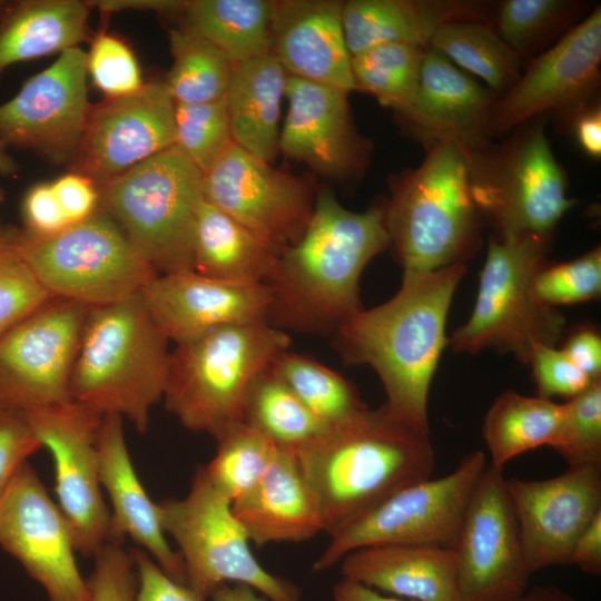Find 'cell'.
<instances>
[{
  "mask_svg": "<svg viewBox=\"0 0 601 601\" xmlns=\"http://www.w3.org/2000/svg\"><path fill=\"white\" fill-rule=\"evenodd\" d=\"M465 264L432 272H404L397 293L373 308H362L333 334L346 365H368L386 394L387 413L430 434L428 393L444 347L446 319Z\"/></svg>",
  "mask_w": 601,
  "mask_h": 601,
  "instance_id": "6da1fadb",
  "label": "cell"
},
{
  "mask_svg": "<svg viewBox=\"0 0 601 601\" xmlns=\"http://www.w3.org/2000/svg\"><path fill=\"white\" fill-rule=\"evenodd\" d=\"M388 247L384 205L356 213L321 189L305 233L282 252L266 283L267 323L285 332L332 336L363 308L361 275Z\"/></svg>",
  "mask_w": 601,
  "mask_h": 601,
  "instance_id": "7a4b0ae2",
  "label": "cell"
},
{
  "mask_svg": "<svg viewBox=\"0 0 601 601\" xmlns=\"http://www.w3.org/2000/svg\"><path fill=\"white\" fill-rule=\"evenodd\" d=\"M295 454L328 535L398 489L431 477L435 466L430 434L395 420L383 405Z\"/></svg>",
  "mask_w": 601,
  "mask_h": 601,
  "instance_id": "3957f363",
  "label": "cell"
},
{
  "mask_svg": "<svg viewBox=\"0 0 601 601\" xmlns=\"http://www.w3.org/2000/svg\"><path fill=\"white\" fill-rule=\"evenodd\" d=\"M168 342L139 293L90 306L72 368L71 401L102 416L126 417L146 433L167 384Z\"/></svg>",
  "mask_w": 601,
  "mask_h": 601,
  "instance_id": "277c9868",
  "label": "cell"
},
{
  "mask_svg": "<svg viewBox=\"0 0 601 601\" xmlns=\"http://www.w3.org/2000/svg\"><path fill=\"white\" fill-rule=\"evenodd\" d=\"M425 148L417 168L391 180L384 204L390 247L403 273L465 264L480 245L465 151L452 142Z\"/></svg>",
  "mask_w": 601,
  "mask_h": 601,
  "instance_id": "5b68a950",
  "label": "cell"
},
{
  "mask_svg": "<svg viewBox=\"0 0 601 601\" xmlns=\"http://www.w3.org/2000/svg\"><path fill=\"white\" fill-rule=\"evenodd\" d=\"M290 336L266 322L228 325L176 344L164 402L190 431L218 440L242 422L247 391L282 353Z\"/></svg>",
  "mask_w": 601,
  "mask_h": 601,
  "instance_id": "8992f818",
  "label": "cell"
},
{
  "mask_svg": "<svg viewBox=\"0 0 601 601\" xmlns=\"http://www.w3.org/2000/svg\"><path fill=\"white\" fill-rule=\"evenodd\" d=\"M516 127L497 147L465 151L473 203L497 238L552 233L575 204L566 196V176L551 149L542 121Z\"/></svg>",
  "mask_w": 601,
  "mask_h": 601,
  "instance_id": "52a82bcc",
  "label": "cell"
},
{
  "mask_svg": "<svg viewBox=\"0 0 601 601\" xmlns=\"http://www.w3.org/2000/svg\"><path fill=\"white\" fill-rule=\"evenodd\" d=\"M549 243L533 236L491 235L472 314L449 339L453 352L473 355L492 348L529 364L534 345L559 343L564 316L539 304L531 292L535 274L548 264Z\"/></svg>",
  "mask_w": 601,
  "mask_h": 601,
  "instance_id": "ba28073f",
  "label": "cell"
},
{
  "mask_svg": "<svg viewBox=\"0 0 601 601\" xmlns=\"http://www.w3.org/2000/svg\"><path fill=\"white\" fill-rule=\"evenodd\" d=\"M99 189V207L158 275L193 270L203 173L174 145Z\"/></svg>",
  "mask_w": 601,
  "mask_h": 601,
  "instance_id": "9c48e42d",
  "label": "cell"
},
{
  "mask_svg": "<svg viewBox=\"0 0 601 601\" xmlns=\"http://www.w3.org/2000/svg\"><path fill=\"white\" fill-rule=\"evenodd\" d=\"M18 250L52 296L107 305L141 290L158 274L102 209L50 236L17 230Z\"/></svg>",
  "mask_w": 601,
  "mask_h": 601,
  "instance_id": "30bf717a",
  "label": "cell"
},
{
  "mask_svg": "<svg viewBox=\"0 0 601 601\" xmlns=\"http://www.w3.org/2000/svg\"><path fill=\"white\" fill-rule=\"evenodd\" d=\"M158 504L162 530L178 546L187 585L207 599L221 584H245L269 601H300L299 589L268 572L231 510L230 500L199 466L183 499Z\"/></svg>",
  "mask_w": 601,
  "mask_h": 601,
  "instance_id": "8fae6325",
  "label": "cell"
},
{
  "mask_svg": "<svg viewBox=\"0 0 601 601\" xmlns=\"http://www.w3.org/2000/svg\"><path fill=\"white\" fill-rule=\"evenodd\" d=\"M487 466L482 451L465 454L446 475L410 483L329 535L313 564L324 572L349 552L384 545L453 549L472 493Z\"/></svg>",
  "mask_w": 601,
  "mask_h": 601,
  "instance_id": "7c38bea8",
  "label": "cell"
},
{
  "mask_svg": "<svg viewBox=\"0 0 601 601\" xmlns=\"http://www.w3.org/2000/svg\"><path fill=\"white\" fill-rule=\"evenodd\" d=\"M90 306L51 297L0 335V408L66 403Z\"/></svg>",
  "mask_w": 601,
  "mask_h": 601,
  "instance_id": "4fadbf2b",
  "label": "cell"
},
{
  "mask_svg": "<svg viewBox=\"0 0 601 601\" xmlns=\"http://www.w3.org/2000/svg\"><path fill=\"white\" fill-rule=\"evenodd\" d=\"M55 465L57 504L78 553L96 556L111 542V515L99 476L97 434L102 415L73 402L23 413Z\"/></svg>",
  "mask_w": 601,
  "mask_h": 601,
  "instance_id": "5bb4252c",
  "label": "cell"
},
{
  "mask_svg": "<svg viewBox=\"0 0 601 601\" xmlns=\"http://www.w3.org/2000/svg\"><path fill=\"white\" fill-rule=\"evenodd\" d=\"M502 469L487 464L453 548L461 601H514L526 592L528 565Z\"/></svg>",
  "mask_w": 601,
  "mask_h": 601,
  "instance_id": "9a60e30c",
  "label": "cell"
},
{
  "mask_svg": "<svg viewBox=\"0 0 601 601\" xmlns=\"http://www.w3.org/2000/svg\"><path fill=\"white\" fill-rule=\"evenodd\" d=\"M203 195L280 254L305 233L316 196L307 180L273 168L235 142L203 174Z\"/></svg>",
  "mask_w": 601,
  "mask_h": 601,
  "instance_id": "2e32d148",
  "label": "cell"
},
{
  "mask_svg": "<svg viewBox=\"0 0 601 601\" xmlns=\"http://www.w3.org/2000/svg\"><path fill=\"white\" fill-rule=\"evenodd\" d=\"M601 71V8L595 7L550 49L531 58L492 114V135L546 112L569 118L597 102Z\"/></svg>",
  "mask_w": 601,
  "mask_h": 601,
  "instance_id": "e0dca14e",
  "label": "cell"
},
{
  "mask_svg": "<svg viewBox=\"0 0 601 601\" xmlns=\"http://www.w3.org/2000/svg\"><path fill=\"white\" fill-rule=\"evenodd\" d=\"M0 546L43 588L48 601H89L70 525L29 461L0 499Z\"/></svg>",
  "mask_w": 601,
  "mask_h": 601,
  "instance_id": "ac0fdd59",
  "label": "cell"
},
{
  "mask_svg": "<svg viewBox=\"0 0 601 601\" xmlns=\"http://www.w3.org/2000/svg\"><path fill=\"white\" fill-rule=\"evenodd\" d=\"M87 77V55L80 47L60 53L0 105V141L32 150L56 165L70 164L92 106Z\"/></svg>",
  "mask_w": 601,
  "mask_h": 601,
  "instance_id": "d6986e66",
  "label": "cell"
},
{
  "mask_svg": "<svg viewBox=\"0 0 601 601\" xmlns=\"http://www.w3.org/2000/svg\"><path fill=\"white\" fill-rule=\"evenodd\" d=\"M175 102L164 80L91 106L72 173L98 188L175 145Z\"/></svg>",
  "mask_w": 601,
  "mask_h": 601,
  "instance_id": "ffe728a7",
  "label": "cell"
},
{
  "mask_svg": "<svg viewBox=\"0 0 601 601\" xmlns=\"http://www.w3.org/2000/svg\"><path fill=\"white\" fill-rule=\"evenodd\" d=\"M532 573L569 564L573 546L601 513V465H568L544 480H505Z\"/></svg>",
  "mask_w": 601,
  "mask_h": 601,
  "instance_id": "44dd1931",
  "label": "cell"
},
{
  "mask_svg": "<svg viewBox=\"0 0 601 601\" xmlns=\"http://www.w3.org/2000/svg\"><path fill=\"white\" fill-rule=\"evenodd\" d=\"M346 91L287 75V115L279 151L321 176L345 179L362 174L371 144L356 129Z\"/></svg>",
  "mask_w": 601,
  "mask_h": 601,
  "instance_id": "7402d4cb",
  "label": "cell"
},
{
  "mask_svg": "<svg viewBox=\"0 0 601 601\" xmlns=\"http://www.w3.org/2000/svg\"><path fill=\"white\" fill-rule=\"evenodd\" d=\"M139 294L158 328L176 344L221 326L267 323L270 306L266 284L231 283L195 270L157 275Z\"/></svg>",
  "mask_w": 601,
  "mask_h": 601,
  "instance_id": "603a6c76",
  "label": "cell"
},
{
  "mask_svg": "<svg viewBox=\"0 0 601 601\" xmlns=\"http://www.w3.org/2000/svg\"><path fill=\"white\" fill-rule=\"evenodd\" d=\"M494 97L441 52L428 48L414 99L397 115L425 146L452 142L467 152L490 144Z\"/></svg>",
  "mask_w": 601,
  "mask_h": 601,
  "instance_id": "cb8c5ba5",
  "label": "cell"
},
{
  "mask_svg": "<svg viewBox=\"0 0 601 601\" xmlns=\"http://www.w3.org/2000/svg\"><path fill=\"white\" fill-rule=\"evenodd\" d=\"M338 0H276L272 51L287 75L349 92L355 90Z\"/></svg>",
  "mask_w": 601,
  "mask_h": 601,
  "instance_id": "d4e9b609",
  "label": "cell"
},
{
  "mask_svg": "<svg viewBox=\"0 0 601 601\" xmlns=\"http://www.w3.org/2000/svg\"><path fill=\"white\" fill-rule=\"evenodd\" d=\"M122 417L102 416L97 451L102 489L111 502V542L130 538L175 581L187 584L183 560L167 542L158 504L147 494L127 449Z\"/></svg>",
  "mask_w": 601,
  "mask_h": 601,
  "instance_id": "484cf974",
  "label": "cell"
},
{
  "mask_svg": "<svg viewBox=\"0 0 601 601\" xmlns=\"http://www.w3.org/2000/svg\"><path fill=\"white\" fill-rule=\"evenodd\" d=\"M250 542L298 543L324 532L316 497L295 452L277 449L257 484L231 503Z\"/></svg>",
  "mask_w": 601,
  "mask_h": 601,
  "instance_id": "4316f807",
  "label": "cell"
},
{
  "mask_svg": "<svg viewBox=\"0 0 601 601\" xmlns=\"http://www.w3.org/2000/svg\"><path fill=\"white\" fill-rule=\"evenodd\" d=\"M492 4L474 0H348L342 24L351 57L384 43L428 49L439 29L453 21L493 23Z\"/></svg>",
  "mask_w": 601,
  "mask_h": 601,
  "instance_id": "83f0119b",
  "label": "cell"
},
{
  "mask_svg": "<svg viewBox=\"0 0 601 601\" xmlns=\"http://www.w3.org/2000/svg\"><path fill=\"white\" fill-rule=\"evenodd\" d=\"M342 577L412 601H461L453 549L384 545L347 553Z\"/></svg>",
  "mask_w": 601,
  "mask_h": 601,
  "instance_id": "f1b7e54d",
  "label": "cell"
},
{
  "mask_svg": "<svg viewBox=\"0 0 601 601\" xmlns=\"http://www.w3.org/2000/svg\"><path fill=\"white\" fill-rule=\"evenodd\" d=\"M286 78L283 66L268 53L236 63L225 96L233 141L268 164L279 152Z\"/></svg>",
  "mask_w": 601,
  "mask_h": 601,
  "instance_id": "f546056e",
  "label": "cell"
},
{
  "mask_svg": "<svg viewBox=\"0 0 601 601\" xmlns=\"http://www.w3.org/2000/svg\"><path fill=\"white\" fill-rule=\"evenodd\" d=\"M90 1L22 0L0 9V76L11 65L79 47L88 32Z\"/></svg>",
  "mask_w": 601,
  "mask_h": 601,
  "instance_id": "4dcf8cb0",
  "label": "cell"
},
{
  "mask_svg": "<svg viewBox=\"0 0 601 601\" xmlns=\"http://www.w3.org/2000/svg\"><path fill=\"white\" fill-rule=\"evenodd\" d=\"M280 253L209 204L200 201L194 229L193 270L239 284H266Z\"/></svg>",
  "mask_w": 601,
  "mask_h": 601,
  "instance_id": "1f68e13d",
  "label": "cell"
},
{
  "mask_svg": "<svg viewBox=\"0 0 601 601\" xmlns=\"http://www.w3.org/2000/svg\"><path fill=\"white\" fill-rule=\"evenodd\" d=\"M272 8L268 0H193L183 11L185 27L236 65L270 53Z\"/></svg>",
  "mask_w": 601,
  "mask_h": 601,
  "instance_id": "d6a6232c",
  "label": "cell"
},
{
  "mask_svg": "<svg viewBox=\"0 0 601 601\" xmlns=\"http://www.w3.org/2000/svg\"><path fill=\"white\" fill-rule=\"evenodd\" d=\"M564 414V403L539 396H525L512 390L495 398L482 424V436L490 454V465L504 469L515 456L550 446Z\"/></svg>",
  "mask_w": 601,
  "mask_h": 601,
  "instance_id": "836d02e7",
  "label": "cell"
},
{
  "mask_svg": "<svg viewBox=\"0 0 601 601\" xmlns=\"http://www.w3.org/2000/svg\"><path fill=\"white\" fill-rule=\"evenodd\" d=\"M242 422L278 447L293 452L313 444L331 430L296 397L270 366L252 382L245 396Z\"/></svg>",
  "mask_w": 601,
  "mask_h": 601,
  "instance_id": "e575fe53",
  "label": "cell"
},
{
  "mask_svg": "<svg viewBox=\"0 0 601 601\" xmlns=\"http://www.w3.org/2000/svg\"><path fill=\"white\" fill-rule=\"evenodd\" d=\"M430 48L481 78L494 95H504L520 78L521 61L500 38L493 23L449 22L439 29Z\"/></svg>",
  "mask_w": 601,
  "mask_h": 601,
  "instance_id": "d590c367",
  "label": "cell"
},
{
  "mask_svg": "<svg viewBox=\"0 0 601 601\" xmlns=\"http://www.w3.org/2000/svg\"><path fill=\"white\" fill-rule=\"evenodd\" d=\"M270 367L329 428L351 422L368 408L353 383L311 357L286 351Z\"/></svg>",
  "mask_w": 601,
  "mask_h": 601,
  "instance_id": "8d00e7d4",
  "label": "cell"
},
{
  "mask_svg": "<svg viewBox=\"0 0 601 601\" xmlns=\"http://www.w3.org/2000/svg\"><path fill=\"white\" fill-rule=\"evenodd\" d=\"M173 65L164 80L175 104L225 98L235 63L216 46L187 29L169 32Z\"/></svg>",
  "mask_w": 601,
  "mask_h": 601,
  "instance_id": "74e56055",
  "label": "cell"
},
{
  "mask_svg": "<svg viewBox=\"0 0 601 601\" xmlns=\"http://www.w3.org/2000/svg\"><path fill=\"white\" fill-rule=\"evenodd\" d=\"M426 49L384 43L351 57L355 89L374 96L396 114L407 109L417 90Z\"/></svg>",
  "mask_w": 601,
  "mask_h": 601,
  "instance_id": "f35d334b",
  "label": "cell"
},
{
  "mask_svg": "<svg viewBox=\"0 0 601 601\" xmlns=\"http://www.w3.org/2000/svg\"><path fill=\"white\" fill-rule=\"evenodd\" d=\"M583 6L572 0H505L497 4L493 27L522 61L574 27Z\"/></svg>",
  "mask_w": 601,
  "mask_h": 601,
  "instance_id": "ab89813d",
  "label": "cell"
},
{
  "mask_svg": "<svg viewBox=\"0 0 601 601\" xmlns=\"http://www.w3.org/2000/svg\"><path fill=\"white\" fill-rule=\"evenodd\" d=\"M216 441V454L203 467L209 481L233 503L257 484L278 446L244 422Z\"/></svg>",
  "mask_w": 601,
  "mask_h": 601,
  "instance_id": "60d3db41",
  "label": "cell"
},
{
  "mask_svg": "<svg viewBox=\"0 0 601 601\" xmlns=\"http://www.w3.org/2000/svg\"><path fill=\"white\" fill-rule=\"evenodd\" d=\"M175 146L204 174L234 142L226 99L175 104Z\"/></svg>",
  "mask_w": 601,
  "mask_h": 601,
  "instance_id": "b9f144b4",
  "label": "cell"
},
{
  "mask_svg": "<svg viewBox=\"0 0 601 601\" xmlns=\"http://www.w3.org/2000/svg\"><path fill=\"white\" fill-rule=\"evenodd\" d=\"M550 447L568 465H601V380L564 403L563 418Z\"/></svg>",
  "mask_w": 601,
  "mask_h": 601,
  "instance_id": "7bdbcfd3",
  "label": "cell"
},
{
  "mask_svg": "<svg viewBox=\"0 0 601 601\" xmlns=\"http://www.w3.org/2000/svg\"><path fill=\"white\" fill-rule=\"evenodd\" d=\"M531 292L539 304L554 308L599 298L601 247H594L569 262L545 264L535 274Z\"/></svg>",
  "mask_w": 601,
  "mask_h": 601,
  "instance_id": "ee69618b",
  "label": "cell"
},
{
  "mask_svg": "<svg viewBox=\"0 0 601 601\" xmlns=\"http://www.w3.org/2000/svg\"><path fill=\"white\" fill-rule=\"evenodd\" d=\"M17 230H0V335L52 297L21 257Z\"/></svg>",
  "mask_w": 601,
  "mask_h": 601,
  "instance_id": "f6af8a7d",
  "label": "cell"
},
{
  "mask_svg": "<svg viewBox=\"0 0 601 601\" xmlns=\"http://www.w3.org/2000/svg\"><path fill=\"white\" fill-rule=\"evenodd\" d=\"M86 55L88 76L106 98L129 96L144 86L138 60L120 38L101 32Z\"/></svg>",
  "mask_w": 601,
  "mask_h": 601,
  "instance_id": "bcb514c9",
  "label": "cell"
},
{
  "mask_svg": "<svg viewBox=\"0 0 601 601\" xmlns=\"http://www.w3.org/2000/svg\"><path fill=\"white\" fill-rule=\"evenodd\" d=\"M528 365L532 368L538 396L546 400L559 396L569 401L597 382L584 374L562 349L555 346L534 345Z\"/></svg>",
  "mask_w": 601,
  "mask_h": 601,
  "instance_id": "7dc6e473",
  "label": "cell"
},
{
  "mask_svg": "<svg viewBox=\"0 0 601 601\" xmlns=\"http://www.w3.org/2000/svg\"><path fill=\"white\" fill-rule=\"evenodd\" d=\"M89 601H134L137 573L129 551L120 543H108L95 556L87 579Z\"/></svg>",
  "mask_w": 601,
  "mask_h": 601,
  "instance_id": "c3c4849f",
  "label": "cell"
},
{
  "mask_svg": "<svg viewBox=\"0 0 601 601\" xmlns=\"http://www.w3.org/2000/svg\"><path fill=\"white\" fill-rule=\"evenodd\" d=\"M41 447L23 413L0 408V499L21 466Z\"/></svg>",
  "mask_w": 601,
  "mask_h": 601,
  "instance_id": "681fc988",
  "label": "cell"
},
{
  "mask_svg": "<svg viewBox=\"0 0 601 601\" xmlns=\"http://www.w3.org/2000/svg\"><path fill=\"white\" fill-rule=\"evenodd\" d=\"M137 573L134 601H205L187 584L179 583L165 573L142 549L129 550Z\"/></svg>",
  "mask_w": 601,
  "mask_h": 601,
  "instance_id": "f907efd6",
  "label": "cell"
},
{
  "mask_svg": "<svg viewBox=\"0 0 601 601\" xmlns=\"http://www.w3.org/2000/svg\"><path fill=\"white\" fill-rule=\"evenodd\" d=\"M21 213L23 230L36 236H50L70 225L51 183L33 185L23 197Z\"/></svg>",
  "mask_w": 601,
  "mask_h": 601,
  "instance_id": "816d5d0a",
  "label": "cell"
},
{
  "mask_svg": "<svg viewBox=\"0 0 601 601\" xmlns=\"http://www.w3.org/2000/svg\"><path fill=\"white\" fill-rule=\"evenodd\" d=\"M51 184L70 225L87 219L98 210L99 189L89 178L70 173Z\"/></svg>",
  "mask_w": 601,
  "mask_h": 601,
  "instance_id": "f5cc1de1",
  "label": "cell"
},
{
  "mask_svg": "<svg viewBox=\"0 0 601 601\" xmlns=\"http://www.w3.org/2000/svg\"><path fill=\"white\" fill-rule=\"evenodd\" d=\"M562 351L591 380H600L601 337L595 329L580 327L569 336Z\"/></svg>",
  "mask_w": 601,
  "mask_h": 601,
  "instance_id": "db71d44e",
  "label": "cell"
},
{
  "mask_svg": "<svg viewBox=\"0 0 601 601\" xmlns=\"http://www.w3.org/2000/svg\"><path fill=\"white\" fill-rule=\"evenodd\" d=\"M571 120L572 130L579 147L594 159L601 157V109L594 102L574 112Z\"/></svg>",
  "mask_w": 601,
  "mask_h": 601,
  "instance_id": "11a10c76",
  "label": "cell"
},
{
  "mask_svg": "<svg viewBox=\"0 0 601 601\" xmlns=\"http://www.w3.org/2000/svg\"><path fill=\"white\" fill-rule=\"evenodd\" d=\"M569 564H574L589 574L601 573V513L578 538Z\"/></svg>",
  "mask_w": 601,
  "mask_h": 601,
  "instance_id": "9f6ffc18",
  "label": "cell"
},
{
  "mask_svg": "<svg viewBox=\"0 0 601 601\" xmlns=\"http://www.w3.org/2000/svg\"><path fill=\"white\" fill-rule=\"evenodd\" d=\"M333 601H412L394 597L391 594H384L383 592L375 590L361 582L342 578L334 587L332 591Z\"/></svg>",
  "mask_w": 601,
  "mask_h": 601,
  "instance_id": "6f0895ef",
  "label": "cell"
},
{
  "mask_svg": "<svg viewBox=\"0 0 601 601\" xmlns=\"http://www.w3.org/2000/svg\"><path fill=\"white\" fill-rule=\"evenodd\" d=\"M92 7H98L105 12H116L120 10H156L158 12L183 11L186 1L173 0H100L90 1Z\"/></svg>",
  "mask_w": 601,
  "mask_h": 601,
  "instance_id": "680465c9",
  "label": "cell"
},
{
  "mask_svg": "<svg viewBox=\"0 0 601 601\" xmlns=\"http://www.w3.org/2000/svg\"><path fill=\"white\" fill-rule=\"evenodd\" d=\"M213 601H267L265 597L259 594L253 588L235 583L221 584L215 589L210 597Z\"/></svg>",
  "mask_w": 601,
  "mask_h": 601,
  "instance_id": "91938a15",
  "label": "cell"
},
{
  "mask_svg": "<svg viewBox=\"0 0 601 601\" xmlns=\"http://www.w3.org/2000/svg\"><path fill=\"white\" fill-rule=\"evenodd\" d=\"M514 601H575L574 598L556 585H538Z\"/></svg>",
  "mask_w": 601,
  "mask_h": 601,
  "instance_id": "94428289",
  "label": "cell"
},
{
  "mask_svg": "<svg viewBox=\"0 0 601 601\" xmlns=\"http://www.w3.org/2000/svg\"><path fill=\"white\" fill-rule=\"evenodd\" d=\"M7 146L0 141V174L13 176L18 173L19 166L7 150Z\"/></svg>",
  "mask_w": 601,
  "mask_h": 601,
  "instance_id": "6125c7cd",
  "label": "cell"
},
{
  "mask_svg": "<svg viewBox=\"0 0 601 601\" xmlns=\"http://www.w3.org/2000/svg\"><path fill=\"white\" fill-rule=\"evenodd\" d=\"M4 201V190L3 188L0 186V204Z\"/></svg>",
  "mask_w": 601,
  "mask_h": 601,
  "instance_id": "be15d7a7",
  "label": "cell"
},
{
  "mask_svg": "<svg viewBox=\"0 0 601 601\" xmlns=\"http://www.w3.org/2000/svg\"><path fill=\"white\" fill-rule=\"evenodd\" d=\"M3 3H4V2L0 0V9H1V7L3 6Z\"/></svg>",
  "mask_w": 601,
  "mask_h": 601,
  "instance_id": "e7e4bbea",
  "label": "cell"
},
{
  "mask_svg": "<svg viewBox=\"0 0 601 601\" xmlns=\"http://www.w3.org/2000/svg\"><path fill=\"white\" fill-rule=\"evenodd\" d=\"M1 228H2V226H1V224H0V230H1Z\"/></svg>",
  "mask_w": 601,
  "mask_h": 601,
  "instance_id": "03108f58",
  "label": "cell"
}]
</instances>
